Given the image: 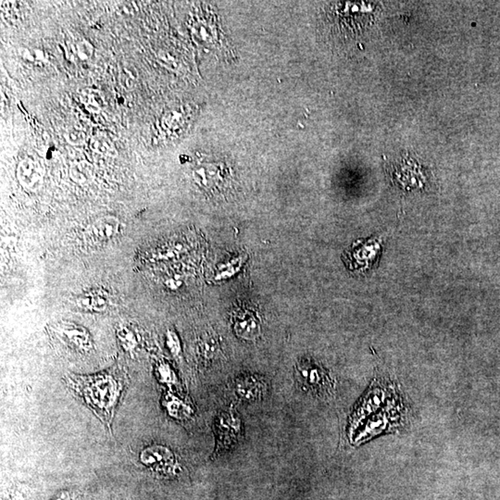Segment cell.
<instances>
[{"label": "cell", "mask_w": 500, "mask_h": 500, "mask_svg": "<svg viewBox=\"0 0 500 500\" xmlns=\"http://www.w3.org/2000/svg\"><path fill=\"white\" fill-rule=\"evenodd\" d=\"M64 382L69 389L111 428L116 408L128 384L124 373L111 370L94 376L68 374Z\"/></svg>", "instance_id": "obj_1"}, {"label": "cell", "mask_w": 500, "mask_h": 500, "mask_svg": "<svg viewBox=\"0 0 500 500\" xmlns=\"http://www.w3.org/2000/svg\"><path fill=\"white\" fill-rule=\"evenodd\" d=\"M405 417V408L398 396L390 399L387 406L366 424L355 438V443L362 444L382 433L391 432L401 426Z\"/></svg>", "instance_id": "obj_2"}, {"label": "cell", "mask_w": 500, "mask_h": 500, "mask_svg": "<svg viewBox=\"0 0 500 500\" xmlns=\"http://www.w3.org/2000/svg\"><path fill=\"white\" fill-rule=\"evenodd\" d=\"M390 396H392L391 385L387 384L385 380H374L367 393L365 394L352 413L350 420H349V433L351 435L353 434L360 423L367 416L378 410L385 401V398Z\"/></svg>", "instance_id": "obj_3"}, {"label": "cell", "mask_w": 500, "mask_h": 500, "mask_svg": "<svg viewBox=\"0 0 500 500\" xmlns=\"http://www.w3.org/2000/svg\"><path fill=\"white\" fill-rule=\"evenodd\" d=\"M297 379L303 390L314 395L330 393L333 382L328 371L311 360H304L297 366Z\"/></svg>", "instance_id": "obj_4"}, {"label": "cell", "mask_w": 500, "mask_h": 500, "mask_svg": "<svg viewBox=\"0 0 500 500\" xmlns=\"http://www.w3.org/2000/svg\"><path fill=\"white\" fill-rule=\"evenodd\" d=\"M53 333L70 348L79 352H88L93 348L90 334L76 323L61 322L53 326Z\"/></svg>", "instance_id": "obj_5"}, {"label": "cell", "mask_w": 500, "mask_h": 500, "mask_svg": "<svg viewBox=\"0 0 500 500\" xmlns=\"http://www.w3.org/2000/svg\"><path fill=\"white\" fill-rule=\"evenodd\" d=\"M140 460L150 470L161 474L175 473L177 465L175 454L163 446L153 445L144 449Z\"/></svg>", "instance_id": "obj_6"}, {"label": "cell", "mask_w": 500, "mask_h": 500, "mask_svg": "<svg viewBox=\"0 0 500 500\" xmlns=\"http://www.w3.org/2000/svg\"><path fill=\"white\" fill-rule=\"evenodd\" d=\"M216 453H222L230 449L241 434V421L233 412L222 413L216 421Z\"/></svg>", "instance_id": "obj_7"}, {"label": "cell", "mask_w": 500, "mask_h": 500, "mask_svg": "<svg viewBox=\"0 0 500 500\" xmlns=\"http://www.w3.org/2000/svg\"><path fill=\"white\" fill-rule=\"evenodd\" d=\"M17 179L24 189L35 191L44 182L45 170L42 164L33 158H25L17 166Z\"/></svg>", "instance_id": "obj_8"}, {"label": "cell", "mask_w": 500, "mask_h": 500, "mask_svg": "<svg viewBox=\"0 0 500 500\" xmlns=\"http://www.w3.org/2000/svg\"><path fill=\"white\" fill-rule=\"evenodd\" d=\"M267 384L261 377L248 376L236 379L234 390L241 401L251 402L264 398L267 391Z\"/></svg>", "instance_id": "obj_9"}, {"label": "cell", "mask_w": 500, "mask_h": 500, "mask_svg": "<svg viewBox=\"0 0 500 500\" xmlns=\"http://www.w3.org/2000/svg\"><path fill=\"white\" fill-rule=\"evenodd\" d=\"M120 222L116 217L99 218L89 226L88 236L92 242L102 243L114 239L119 233Z\"/></svg>", "instance_id": "obj_10"}, {"label": "cell", "mask_w": 500, "mask_h": 500, "mask_svg": "<svg viewBox=\"0 0 500 500\" xmlns=\"http://www.w3.org/2000/svg\"><path fill=\"white\" fill-rule=\"evenodd\" d=\"M225 172L220 168V164H201L193 172V178H194L195 184L202 188L220 186L225 182Z\"/></svg>", "instance_id": "obj_11"}, {"label": "cell", "mask_w": 500, "mask_h": 500, "mask_svg": "<svg viewBox=\"0 0 500 500\" xmlns=\"http://www.w3.org/2000/svg\"><path fill=\"white\" fill-rule=\"evenodd\" d=\"M234 329L239 337L252 340L258 337L261 328L255 315L250 312H240L234 318Z\"/></svg>", "instance_id": "obj_12"}, {"label": "cell", "mask_w": 500, "mask_h": 500, "mask_svg": "<svg viewBox=\"0 0 500 500\" xmlns=\"http://www.w3.org/2000/svg\"><path fill=\"white\" fill-rule=\"evenodd\" d=\"M163 406L170 416L180 421H188L193 414L191 407L183 399L177 398L172 394L167 393L164 396Z\"/></svg>", "instance_id": "obj_13"}, {"label": "cell", "mask_w": 500, "mask_h": 500, "mask_svg": "<svg viewBox=\"0 0 500 500\" xmlns=\"http://www.w3.org/2000/svg\"><path fill=\"white\" fill-rule=\"evenodd\" d=\"M81 102L86 110L93 113H99L105 108V99L103 94L97 89H83L80 96Z\"/></svg>", "instance_id": "obj_14"}, {"label": "cell", "mask_w": 500, "mask_h": 500, "mask_svg": "<svg viewBox=\"0 0 500 500\" xmlns=\"http://www.w3.org/2000/svg\"><path fill=\"white\" fill-rule=\"evenodd\" d=\"M77 305L85 311L102 312L108 309V300L100 294H86L77 300Z\"/></svg>", "instance_id": "obj_15"}, {"label": "cell", "mask_w": 500, "mask_h": 500, "mask_svg": "<svg viewBox=\"0 0 500 500\" xmlns=\"http://www.w3.org/2000/svg\"><path fill=\"white\" fill-rule=\"evenodd\" d=\"M117 337L125 352L134 353L136 351L138 346V337L132 329L125 325L120 326L117 329Z\"/></svg>", "instance_id": "obj_16"}, {"label": "cell", "mask_w": 500, "mask_h": 500, "mask_svg": "<svg viewBox=\"0 0 500 500\" xmlns=\"http://www.w3.org/2000/svg\"><path fill=\"white\" fill-rule=\"evenodd\" d=\"M91 150L97 154L105 157H114L116 156V149L113 142L104 136H96L90 142Z\"/></svg>", "instance_id": "obj_17"}, {"label": "cell", "mask_w": 500, "mask_h": 500, "mask_svg": "<svg viewBox=\"0 0 500 500\" xmlns=\"http://www.w3.org/2000/svg\"><path fill=\"white\" fill-rule=\"evenodd\" d=\"M156 376L159 381L167 385L175 384V374L166 362H160L156 367Z\"/></svg>", "instance_id": "obj_18"}, {"label": "cell", "mask_w": 500, "mask_h": 500, "mask_svg": "<svg viewBox=\"0 0 500 500\" xmlns=\"http://www.w3.org/2000/svg\"><path fill=\"white\" fill-rule=\"evenodd\" d=\"M72 52L78 61H86L93 54V47L88 41H79L72 49Z\"/></svg>", "instance_id": "obj_19"}, {"label": "cell", "mask_w": 500, "mask_h": 500, "mask_svg": "<svg viewBox=\"0 0 500 500\" xmlns=\"http://www.w3.org/2000/svg\"><path fill=\"white\" fill-rule=\"evenodd\" d=\"M22 57L30 63H46L47 56L42 49H24L22 52Z\"/></svg>", "instance_id": "obj_20"}, {"label": "cell", "mask_w": 500, "mask_h": 500, "mask_svg": "<svg viewBox=\"0 0 500 500\" xmlns=\"http://www.w3.org/2000/svg\"><path fill=\"white\" fill-rule=\"evenodd\" d=\"M71 173L74 180L83 182L88 180L89 176H90V169H89L88 164L79 163L72 166Z\"/></svg>", "instance_id": "obj_21"}, {"label": "cell", "mask_w": 500, "mask_h": 500, "mask_svg": "<svg viewBox=\"0 0 500 500\" xmlns=\"http://www.w3.org/2000/svg\"><path fill=\"white\" fill-rule=\"evenodd\" d=\"M66 139L74 146H83L86 142V135L81 130H71L67 134Z\"/></svg>", "instance_id": "obj_22"}, {"label": "cell", "mask_w": 500, "mask_h": 500, "mask_svg": "<svg viewBox=\"0 0 500 500\" xmlns=\"http://www.w3.org/2000/svg\"><path fill=\"white\" fill-rule=\"evenodd\" d=\"M167 345L170 352H172L175 356L178 355L179 352H180V342H179L177 335H176L175 333H173V332H168Z\"/></svg>", "instance_id": "obj_23"}, {"label": "cell", "mask_w": 500, "mask_h": 500, "mask_svg": "<svg viewBox=\"0 0 500 500\" xmlns=\"http://www.w3.org/2000/svg\"><path fill=\"white\" fill-rule=\"evenodd\" d=\"M52 500H71V495H70L68 491H61Z\"/></svg>", "instance_id": "obj_24"}]
</instances>
